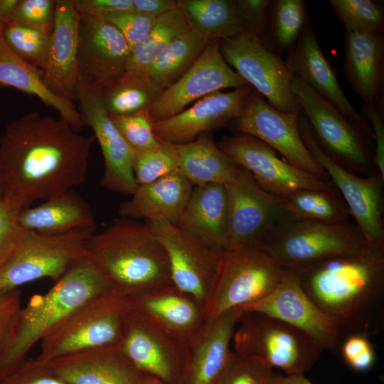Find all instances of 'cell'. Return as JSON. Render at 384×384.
<instances>
[{"label":"cell","instance_id":"cell-32","mask_svg":"<svg viewBox=\"0 0 384 384\" xmlns=\"http://www.w3.org/2000/svg\"><path fill=\"white\" fill-rule=\"evenodd\" d=\"M0 27V85L13 87L38 97L47 107L55 109L60 117L75 131L85 125L73 101L53 93L45 85L41 71L16 55L6 43Z\"/></svg>","mask_w":384,"mask_h":384},{"label":"cell","instance_id":"cell-12","mask_svg":"<svg viewBox=\"0 0 384 384\" xmlns=\"http://www.w3.org/2000/svg\"><path fill=\"white\" fill-rule=\"evenodd\" d=\"M224 186L228 207L225 250L262 245L275 228L292 218L284 200L261 188L240 166Z\"/></svg>","mask_w":384,"mask_h":384},{"label":"cell","instance_id":"cell-33","mask_svg":"<svg viewBox=\"0 0 384 384\" xmlns=\"http://www.w3.org/2000/svg\"><path fill=\"white\" fill-rule=\"evenodd\" d=\"M167 144L176 159L179 172L193 186L225 185L239 167L207 133L188 143Z\"/></svg>","mask_w":384,"mask_h":384},{"label":"cell","instance_id":"cell-54","mask_svg":"<svg viewBox=\"0 0 384 384\" xmlns=\"http://www.w3.org/2000/svg\"><path fill=\"white\" fill-rule=\"evenodd\" d=\"M133 9L142 14L158 17L178 5L175 0H132Z\"/></svg>","mask_w":384,"mask_h":384},{"label":"cell","instance_id":"cell-13","mask_svg":"<svg viewBox=\"0 0 384 384\" xmlns=\"http://www.w3.org/2000/svg\"><path fill=\"white\" fill-rule=\"evenodd\" d=\"M145 223L166 250L173 284L193 297L204 308L225 250L168 221Z\"/></svg>","mask_w":384,"mask_h":384},{"label":"cell","instance_id":"cell-27","mask_svg":"<svg viewBox=\"0 0 384 384\" xmlns=\"http://www.w3.org/2000/svg\"><path fill=\"white\" fill-rule=\"evenodd\" d=\"M343 69L363 105L383 108V33L346 32Z\"/></svg>","mask_w":384,"mask_h":384},{"label":"cell","instance_id":"cell-51","mask_svg":"<svg viewBox=\"0 0 384 384\" xmlns=\"http://www.w3.org/2000/svg\"><path fill=\"white\" fill-rule=\"evenodd\" d=\"M237 6L240 14L247 27L261 40L267 24L270 0H238Z\"/></svg>","mask_w":384,"mask_h":384},{"label":"cell","instance_id":"cell-28","mask_svg":"<svg viewBox=\"0 0 384 384\" xmlns=\"http://www.w3.org/2000/svg\"><path fill=\"white\" fill-rule=\"evenodd\" d=\"M47 364L68 384H135L142 375L119 345L81 351Z\"/></svg>","mask_w":384,"mask_h":384},{"label":"cell","instance_id":"cell-6","mask_svg":"<svg viewBox=\"0 0 384 384\" xmlns=\"http://www.w3.org/2000/svg\"><path fill=\"white\" fill-rule=\"evenodd\" d=\"M127 314L126 297L112 289L63 320L41 341L35 359L48 363L81 351L119 345Z\"/></svg>","mask_w":384,"mask_h":384},{"label":"cell","instance_id":"cell-44","mask_svg":"<svg viewBox=\"0 0 384 384\" xmlns=\"http://www.w3.org/2000/svg\"><path fill=\"white\" fill-rule=\"evenodd\" d=\"M56 0H18L9 22L51 33Z\"/></svg>","mask_w":384,"mask_h":384},{"label":"cell","instance_id":"cell-30","mask_svg":"<svg viewBox=\"0 0 384 384\" xmlns=\"http://www.w3.org/2000/svg\"><path fill=\"white\" fill-rule=\"evenodd\" d=\"M183 230L225 249L228 207L225 186H194L188 203L176 224Z\"/></svg>","mask_w":384,"mask_h":384},{"label":"cell","instance_id":"cell-39","mask_svg":"<svg viewBox=\"0 0 384 384\" xmlns=\"http://www.w3.org/2000/svg\"><path fill=\"white\" fill-rule=\"evenodd\" d=\"M286 208L294 219L330 223L351 222V212L335 188L322 190L304 189L283 198Z\"/></svg>","mask_w":384,"mask_h":384},{"label":"cell","instance_id":"cell-14","mask_svg":"<svg viewBox=\"0 0 384 384\" xmlns=\"http://www.w3.org/2000/svg\"><path fill=\"white\" fill-rule=\"evenodd\" d=\"M298 122L301 137L306 148L331 179L348 206L351 218L367 242H384V179L378 173L363 176L343 169L318 146L301 110L298 114Z\"/></svg>","mask_w":384,"mask_h":384},{"label":"cell","instance_id":"cell-48","mask_svg":"<svg viewBox=\"0 0 384 384\" xmlns=\"http://www.w3.org/2000/svg\"><path fill=\"white\" fill-rule=\"evenodd\" d=\"M346 364L356 371L369 370L375 363V352L369 336L355 333L345 336L340 351Z\"/></svg>","mask_w":384,"mask_h":384},{"label":"cell","instance_id":"cell-31","mask_svg":"<svg viewBox=\"0 0 384 384\" xmlns=\"http://www.w3.org/2000/svg\"><path fill=\"white\" fill-rule=\"evenodd\" d=\"M18 221L23 230L45 234L96 228L90 206L74 190L44 201L37 206L21 209Z\"/></svg>","mask_w":384,"mask_h":384},{"label":"cell","instance_id":"cell-45","mask_svg":"<svg viewBox=\"0 0 384 384\" xmlns=\"http://www.w3.org/2000/svg\"><path fill=\"white\" fill-rule=\"evenodd\" d=\"M114 26L134 49L147 36L156 18L135 10L111 13L102 17Z\"/></svg>","mask_w":384,"mask_h":384},{"label":"cell","instance_id":"cell-24","mask_svg":"<svg viewBox=\"0 0 384 384\" xmlns=\"http://www.w3.org/2000/svg\"><path fill=\"white\" fill-rule=\"evenodd\" d=\"M127 312L188 343L206 321L203 306L170 284L126 298Z\"/></svg>","mask_w":384,"mask_h":384},{"label":"cell","instance_id":"cell-35","mask_svg":"<svg viewBox=\"0 0 384 384\" xmlns=\"http://www.w3.org/2000/svg\"><path fill=\"white\" fill-rule=\"evenodd\" d=\"M192 26L208 41H222L247 30L231 0H181Z\"/></svg>","mask_w":384,"mask_h":384},{"label":"cell","instance_id":"cell-41","mask_svg":"<svg viewBox=\"0 0 384 384\" xmlns=\"http://www.w3.org/2000/svg\"><path fill=\"white\" fill-rule=\"evenodd\" d=\"M3 38L11 50L23 61L42 71L46 63L51 33L8 22Z\"/></svg>","mask_w":384,"mask_h":384},{"label":"cell","instance_id":"cell-29","mask_svg":"<svg viewBox=\"0 0 384 384\" xmlns=\"http://www.w3.org/2000/svg\"><path fill=\"white\" fill-rule=\"evenodd\" d=\"M193 185L179 171L154 182L138 185L130 199L119 208L122 218L162 220L176 224L192 193Z\"/></svg>","mask_w":384,"mask_h":384},{"label":"cell","instance_id":"cell-42","mask_svg":"<svg viewBox=\"0 0 384 384\" xmlns=\"http://www.w3.org/2000/svg\"><path fill=\"white\" fill-rule=\"evenodd\" d=\"M162 142L157 149L134 151L132 168L138 185L154 182L166 175L179 171L176 159L168 144Z\"/></svg>","mask_w":384,"mask_h":384},{"label":"cell","instance_id":"cell-20","mask_svg":"<svg viewBox=\"0 0 384 384\" xmlns=\"http://www.w3.org/2000/svg\"><path fill=\"white\" fill-rule=\"evenodd\" d=\"M76 100L83 121L92 129L102 152L105 169L102 186L112 191L132 195L137 187L132 168L134 151L107 112L100 87L80 80Z\"/></svg>","mask_w":384,"mask_h":384},{"label":"cell","instance_id":"cell-50","mask_svg":"<svg viewBox=\"0 0 384 384\" xmlns=\"http://www.w3.org/2000/svg\"><path fill=\"white\" fill-rule=\"evenodd\" d=\"M383 108L361 105V115L368 122L373 134L374 165L384 179V118Z\"/></svg>","mask_w":384,"mask_h":384},{"label":"cell","instance_id":"cell-49","mask_svg":"<svg viewBox=\"0 0 384 384\" xmlns=\"http://www.w3.org/2000/svg\"><path fill=\"white\" fill-rule=\"evenodd\" d=\"M0 384H68L58 377L47 363L35 358L26 361L14 373L0 379Z\"/></svg>","mask_w":384,"mask_h":384},{"label":"cell","instance_id":"cell-47","mask_svg":"<svg viewBox=\"0 0 384 384\" xmlns=\"http://www.w3.org/2000/svg\"><path fill=\"white\" fill-rule=\"evenodd\" d=\"M273 373L272 368L234 352L220 384H270Z\"/></svg>","mask_w":384,"mask_h":384},{"label":"cell","instance_id":"cell-9","mask_svg":"<svg viewBox=\"0 0 384 384\" xmlns=\"http://www.w3.org/2000/svg\"><path fill=\"white\" fill-rule=\"evenodd\" d=\"M368 244L354 223L294 218L279 225L263 242L264 247L280 265L291 270L352 252Z\"/></svg>","mask_w":384,"mask_h":384},{"label":"cell","instance_id":"cell-26","mask_svg":"<svg viewBox=\"0 0 384 384\" xmlns=\"http://www.w3.org/2000/svg\"><path fill=\"white\" fill-rule=\"evenodd\" d=\"M81 16L70 0H56L54 28L41 77L55 95L69 100L77 98L80 81L78 65Z\"/></svg>","mask_w":384,"mask_h":384},{"label":"cell","instance_id":"cell-5","mask_svg":"<svg viewBox=\"0 0 384 384\" xmlns=\"http://www.w3.org/2000/svg\"><path fill=\"white\" fill-rule=\"evenodd\" d=\"M237 324L233 351L271 368H279L287 376L305 375L324 351L304 332L263 313H243Z\"/></svg>","mask_w":384,"mask_h":384},{"label":"cell","instance_id":"cell-53","mask_svg":"<svg viewBox=\"0 0 384 384\" xmlns=\"http://www.w3.org/2000/svg\"><path fill=\"white\" fill-rule=\"evenodd\" d=\"M21 306V292L18 289L0 292V348Z\"/></svg>","mask_w":384,"mask_h":384},{"label":"cell","instance_id":"cell-37","mask_svg":"<svg viewBox=\"0 0 384 384\" xmlns=\"http://www.w3.org/2000/svg\"><path fill=\"white\" fill-rule=\"evenodd\" d=\"M309 19L304 0L271 1L261 41L268 49L280 55L295 45Z\"/></svg>","mask_w":384,"mask_h":384},{"label":"cell","instance_id":"cell-38","mask_svg":"<svg viewBox=\"0 0 384 384\" xmlns=\"http://www.w3.org/2000/svg\"><path fill=\"white\" fill-rule=\"evenodd\" d=\"M193 28L178 5L159 16L144 39L132 50L126 70L142 73L154 58L178 36Z\"/></svg>","mask_w":384,"mask_h":384},{"label":"cell","instance_id":"cell-36","mask_svg":"<svg viewBox=\"0 0 384 384\" xmlns=\"http://www.w3.org/2000/svg\"><path fill=\"white\" fill-rule=\"evenodd\" d=\"M100 89L104 107L110 117L149 112L161 93L142 73L129 71H124Z\"/></svg>","mask_w":384,"mask_h":384},{"label":"cell","instance_id":"cell-17","mask_svg":"<svg viewBox=\"0 0 384 384\" xmlns=\"http://www.w3.org/2000/svg\"><path fill=\"white\" fill-rule=\"evenodd\" d=\"M218 146L237 165L247 170L261 188L282 199L299 190L334 187L331 181L310 174L280 159L274 150L250 135L238 132Z\"/></svg>","mask_w":384,"mask_h":384},{"label":"cell","instance_id":"cell-11","mask_svg":"<svg viewBox=\"0 0 384 384\" xmlns=\"http://www.w3.org/2000/svg\"><path fill=\"white\" fill-rule=\"evenodd\" d=\"M220 49L227 64L271 106L286 113L300 112L291 90L294 75L280 55L265 47L255 33L245 30L220 41Z\"/></svg>","mask_w":384,"mask_h":384},{"label":"cell","instance_id":"cell-55","mask_svg":"<svg viewBox=\"0 0 384 384\" xmlns=\"http://www.w3.org/2000/svg\"><path fill=\"white\" fill-rule=\"evenodd\" d=\"M270 384H313L305 375L287 376L273 373Z\"/></svg>","mask_w":384,"mask_h":384},{"label":"cell","instance_id":"cell-34","mask_svg":"<svg viewBox=\"0 0 384 384\" xmlns=\"http://www.w3.org/2000/svg\"><path fill=\"white\" fill-rule=\"evenodd\" d=\"M209 41L193 27L174 40L142 73L162 92L188 71Z\"/></svg>","mask_w":384,"mask_h":384},{"label":"cell","instance_id":"cell-8","mask_svg":"<svg viewBox=\"0 0 384 384\" xmlns=\"http://www.w3.org/2000/svg\"><path fill=\"white\" fill-rule=\"evenodd\" d=\"M283 270L263 244L225 250L204 305L206 321L262 299L278 284Z\"/></svg>","mask_w":384,"mask_h":384},{"label":"cell","instance_id":"cell-21","mask_svg":"<svg viewBox=\"0 0 384 384\" xmlns=\"http://www.w3.org/2000/svg\"><path fill=\"white\" fill-rule=\"evenodd\" d=\"M252 90L247 85L228 92L211 93L174 116L153 122L154 132L159 140L167 144L193 142L201 134L225 127L237 119Z\"/></svg>","mask_w":384,"mask_h":384},{"label":"cell","instance_id":"cell-56","mask_svg":"<svg viewBox=\"0 0 384 384\" xmlns=\"http://www.w3.org/2000/svg\"><path fill=\"white\" fill-rule=\"evenodd\" d=\"M135 384H164L161 382L159 380L145 374L140 375L139 378Z\"/></svg>","mask_w":384,"mask_h":384},{"label":"cell","instance_id":"cell-22","mask_svg":"<svg viewBox=\"0 0 384 384\" xmlns=\"http://www.w3.org/2000/svg\"><path fill=\"white\" fill-rule=\"evenodd\" d=\"M284 62L292 74L354 123L373 142L370 126L351 104L340 87L336 72L319 44L310 19Z\"/></svg>","mask_w":384,"mask_h":384},{"label":"cell","instance_id":"cell-10","mask_svg":"<svg viewBox=\"0 0 384 384\" xmlns=\"http://www.w3.org/2000/svg\"><path fill=\"white\" fill-rule=\"evenodd\" d=\"M96 228L60 234L26 230L11 260L0 270V292L49 278L55 282L86 256V243Z\"/></svg>","mask_w":384,"mask_h":384},{"label":"cell","instance_id":"cell-46","mask_svg":"<svg viewBox=\"0 0 384 384\" xmlns=\"http://www.w3.org/2000/svg\"><path fill=\"white\" fill-rule=\"evenodd\" d=\"M20 210L0 199V270L13 257L24 236L25 230L18 221Z\"/></svg>","mask_w":384,"mask_h":384},{"label":"cell","instance_id":"cell-25","mask_svg":"<svg viewBox=\"0 0 384 384\" xmlns=\"http://www.w3.org/2000/svg\"><path fill=\"white\" fill-rule=\"evenodd\" d=\"M238 316L235 309L207 320L188 343L181 384H220L233 359L231 349Z\"/></svg>","mask_w":384,"mask_h":384},{"label":"cell","instance_id":"cell-43","mask_svg":"<svg viewBox=\"0 0 384 384\" xmlns=\"http://www.w3.org/2000/svg\"><path fill=\"white\" fill-rule=\"evenodd\" d=\"M111 119L122 137L134 151H152L162 146V142L154 132L153 121L149 112H140Z\"/></svg>","mask_w":384,"mask_h":384},{"label":"cell","instance_id":"cell-40","mask_svg":"<svg viewBox=\"0 0 384 384\" xmlns=\"http://www.w3.org/2000/svg\"><path fill=\"white\" fill-rule=\"evenodd\" d=\"M346 32L383 33L384 8L372 0H329Z\"/></svg>","mask_w":384,"mask_h":384},{"label":"cell","instance_id":"cell-7","mask_svg":"<svg viewBox=\"0 0 384 384\" xmlns=\"http://www.w3.org/2000/svg\"><path fill=\"white\" fill-rule=\"evenodd\" d=\"M291 90L315 142L330 159L359 176L378 173L373 161L374 144L369 137L295 76Z\"/></svg>","mask_w":384,"mask_h":384},{"label":"cell","instance_id":"cell-19","mask_svg":"<svg viewBox=\"0 0 384 384\" xmlns=\"http://www.w3.org/2000/svg\"><path fill=\"white\" fill-rule=\"evenodd\" d=\"M120 348L142 374L164 384H181L188 343L127 312Z\"/></svg>","mask_w":384,"mask_h":384},{"label":"cell","instance_id":"cell-23","mask_svg":"<svg viewBox=\"0 0 384 384\" xmlns=\"http://www.w3.org/2000/svg\"><path fill=\"white\" fill-rule=\"evenodd\" d=\"M132 49L122 33L100 17L81 16L78 49L80 79L102 87L126 70Z\"/></svg>","mask_w":384,"mask_h":384},{"label":"cell","instance_id":"cell-3","mask_svg":"<svg viewBox=\"0 0 384 384\" xmlns=\"http://www.w3.org/2000/svg\"><path fill=\"white\" fill-rule=\"evenodd\" d=\"M112 289L85 256L43 294L30 298L15 315L0 348V379L16 370L28 351L87 302Z\"/></svg>","mask_w":384,"mask_h":384},{"label":"cell","instance_id":"cell-16","mask_svg":"<svg viewBox=\"0 0 384 384\" xmlns=\"http://www.w3.org/2000/svg\"><path fill=\"white\" fill-rule=\"evenodd\" d=\"M235 310L238 316L257 311L275 317L309 335L324 350L340 351L343 336L339 329L306 294L293 270L284 268L280 281L268 295Z\"/></svg>","mask_w":384,"mask_h":384},{"label":"cell","instance_id":"cell-4","mask_svg":"<svg viewBox=\"0 0 384 384\" xmlns=\"http://www.w3.org/2000/svg\"><path fill=\"white\" fill-rule=\"evenodd\" d=\"M85 252L112 289L126 298L173 284L166 250L146 223L117 220L89 237Z\"/></svg>","mask_w":384,"mask_h":384},{"label":"cell","instance_id":"cell-2","mask_svg":"<svg viewBox=\"0 0 384 384\" xmlns=\"http://www.w3.org/2000/svg\"><path fill=\"white\" fill-rule=\"evenodd\" d=\"M310 299L337 325L343 339L381 329L384 242L293 270Z\"/></svg>","mask_w":384,"mask_h":384},{"label":"cell","instance_id":"cell-52","mask_svg":"<svg viewBox=\"0 0 384 384\" xmlns=\"http://www.w3.org/2000/svg\"><path fill=\"white\" fill-rule=\"evenodd\" d=\"M80 16L102 17L123 11L133 10L132 0H70Z\"/></svg>","mask_w":384,"mask_h":384},{"label":"cell","instance_id":"cell-18","mask_svg":"<svg viewBox=\"0 0 384 384\" xmlns=\"http://www.w3.org/2000/svg\"><path fill=\"white\" fill-rule=\"evenodd\" d=\"M249 85L225 61L220 41L208 42L193 65L177 81L161 92L149 114L153 122L174 116L194 101L222 89Z\"/></svg>","mask_w":384,"mask_h":384},{"label":"cell","instance_id":"cell-15","mask_svg":"<svg viewBox=\"0 0 384 384\" xmlns=\"http://www.w3.org/2000/svg\"><path fill=\"white\" fill-rule=\"evenodd\" d=\"M298 114L286 113L271 106L252 90L241 114L232 122L238 132L250 135L277 151L285 161L323 179L327 175L304 143Z\"/></svg>","mask_w":384,"mask_h":384},{"label":"cell","instance_id":"cell-1","mask_svg":"<svg viewBox=\"0 0 384 384\" xmlns=\"http://www.w3.org/2000/svg\"><path fill=\"white\" fill-rule=\"evenodd\" d=\"M95 140L38 111L12 120L0 139V199L21 210L82 185Z\"/></svg>","mask_w":384,"mask_h":384}]
</instances>
